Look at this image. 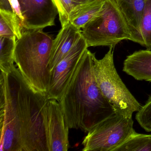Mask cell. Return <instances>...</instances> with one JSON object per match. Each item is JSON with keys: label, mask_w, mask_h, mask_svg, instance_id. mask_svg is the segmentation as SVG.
Wrapping results in <instances>:
<instances>
[{"label": "cell", "mask_w": 151, "mask_h": 151, "mask_svg": "<svg viewBox=\"0 0 151 151\" xmlns=\"http://www.w3.org/2000/svg\"><path fill=\"white\" fill-rule=\"evenodd\" d=\"M94 55L86 49L58 100L67 126L86 132L115 113L95 79Z\"/></svg>", "instance_id": "cell-1"}, {"label": "cell", "mask_w": 151, "mask_h": 151, "mask_svg": "<svg viewBox=\"0 0 151 151\" xmlns=\"http://www.w3.org/2000/svg\"><path fill=\"white\" fill-rule=\"evenodd\" d=\"M53 40L43 29L23 28L14 50L15 63L31 88L46 96L50 81L48 69Z\"/></svg>", "instance_id": "cell-2"}, {"label": "cell", "mask_w": 151, "mask_h": 151, "mask_svg": "<svg viewBox=\"0 0 151 151\" xmlns=\"http://www.w3.org/2000/svg\"><path fill=\"white\" fill-rule=\"evenodd\" d=\"M18 100L22 151H48L42 115L47 98L34 91L20 71Z\"/></svg>", "instance_id": "cell-3"}, {"label": "cell", "mask_w": 151, "mask_h": 151, "mask_svg": "<svg viewBox=\"0 0 151 151\" xmlns=\"http://www.w3.org/2000/svg\"><path fill=\"white\" fill-rule=\"evenodd\" d=\"M16 67L0 76V151H22Z\"/></svg>", "instance_id": "cell-4"}, {"label": "cell", "mask_w": 151, "mask_h": 151, "mask_svg": "<svg viewBox=\"0 0 151 151\" xmlns=\"http://www.w3.org/2000/svg\"><path fill=\"white\" fill-rule=\"evenodd\" d=\"M102 59L98 60L94 55L93 68L97 84L115 113L131 118L134 112L141 108L140 104L131 93L119 76L114 62L113 47Z\"/></svg>", "instance_id": "cell-5"}, {"label": "cell", "mask_w": 151, "mask_h": 151, "mask_svg": "<svg viewBox=\"0 0 151 151\" xmlns=\"http://www.w3.org/2000/svg\"><path fill=\"white\" fill-rule=\"evenodd\" d=\"M82 29V35L88 47H114L122 40H131L115 0H105L100 11Z\"/></svg>", "instance_id": "cell-6"}, {"label": "cell", "mask_w": 151, "mask_h": 151, "mask_svg": "<svg viewBox=\"0 0 151 151\" xmlns=\"http://www.w3.org/2000/svg\"><path fill=\"white\" fill-rule=\"evenodd\" d=\"M132 117L115 112L92 127L83 140V151H114L135 131Z\"/></svg>", "instance_id": "cell-7"}, {"label": "cell", "mask_w": 151, "mask_h": 151, "mask_svg": "<svg viewBox=\"0 0 151 151\" xmlns=\"http://www.w3.org/2000/svg\"><path fill=\"white\" fill-rule=\"evenodd\" d=\"M43 124L48 151H67L69 129L59 101L47 99L43 109Z\"/></svg>", "instance_id": "cell-8"}, {"label": "cell", "mask_w": 151, "mask_h": 151, "mask_svg": "<svg viewBox=\"0 0 151 151\" xmlns=\"http://www.w3.org/2000/svg\"><path fill=\"white\" fill-rule=\"evenodd\" d=\"M88 47L83 37L76 42L69 52L50 73L46 97L59 100Z\"/></svg>", "instance_id": "cell-9"}, {"label": "cell", "mask_w": 151, "mask_h": 151, "mask_svg": "<svg viewBox=\"0 0 151 151\" xmlns=\"http://www.w3.org/2000/svg\"><path fill=\"white\" fill-rule=\"evenodd\" d=\"M24 17L23 27L26 29H43L55 25L59 14L53 0H18Z\"/></svg>", "instance_id": "cell-10"}, {"label": "cell", "mask_w": 151, "mask_h": 151, "mask_svg": "<svg viewBox=\"0 0 151 151\" xmlns=\"http://www.w3.org/2000/svg\"><path fill=\"white\" fill-rule=\"evenodd\" d=\"M128 26L131 41L144 47L141 21L147 0H115Z\"/></svg>", "instance_id": "cell-11"}, {"label": "cell", "mask_w": 151, "mask_h": 151, "mask_svg": "<svg viewBox=\"0 0 151 151\" xmlns=\"http://www.w3.org/2000/svg\"><path fill=\"white\" fill-rule=\"evenodd\" d=\"M82 31L69 22L53 40L48 69L51 73L82 36Z\"/></svg>", "instance_id": "cell-12"}, {"label": "cell", "mask_w": 151, "mask_h": 151, "mask_svg": "<svg viewBox=\"0 0 151 151\" xmlns=\"http://www.w3.org/2000/svg\"><path fill=\"white\" fill-rule=\"evenodd\" d=\"M123 71L136 80L151 82V50H139L128 55Z\"/></svg>", "instance_id": "cell-13"}, {"label": "cell", "mask_w": 151, "mask_h": 151, "mask_svg": "<svg viewBox=\"0 0 151 151\" xmlns=\"http://www.w3.org/2000/svg\"><path fill=\"white\" fill-rule=\"evenodd\" d=\"M104 1L92 0L80 4L70 13L69 22L79 29H83L100 11Z\"/></svg>", "instance_id": "cell-14"}, {"label": "cell", "mask_w": 151, "mask_h": 151, "mask_svg": "<svg viewBox=\"0 0 151 151\" xmlns=\"http://www.w3.org/2000/svg\"><path fill=\"white\" fill-rule=\"evenodd\" d=\"M16 37H0V69L2 72L11 71L14 65V50Z\"/></svg>", "instance_id": "cell-15"}, {"label": "cell", "mask_w": 151, "mask_h": 151, "mask_svg": "<svg viewBox=\"0 0 151 151\" xmlns=\"http://www.w3.org/2000/svg\"><path fill=\"white\" fill-rule=\"evenodd\" d=\"M114 151H151V135L137 133L135 131Z\"/></svg>", "instance_id": "cell-16"}, {"label": "cell", "mask_w": 151, "mask_h": 151, "mask_svg": "<svg viewBox=\"0 0 151 151\" xmlns=\"http://www.w3.org/2000/svg\"><path fill=\"white\" fill-rule=\"evenodd\" d=\"M141 31L144 47L151 50V0H147L141 21Z\"/></svg>", "instance_id": "cell-17"}, {"label": "cell", "mask_w": 151, "mask_h": 151, "mask_svg": "<svg viewBox=\"0 0 151 151\" xmlns=\"http://www.w3.org/2000/svg\"><path fill=\"white\" fill-rule=\"evenodd\" d=\"M59 13L60 21L62 27L69 22V16L71 11L83 3L76 0H53Z\"/></svg>", "instance_id": "cell-18"}, {"label": "cell", "mask_w": 151, "mask_h": 151, "mask_svg": "<svg viewBox=\"0 0 151 151\" xmlns=\"http://www.w3.org/2000/svg\"><path fill=\"white\" fill-rule=\"evenodd\" d=\"M136 115V119L146 131L151 132V96Z\"/></svg>", "instance_id": "cell-19"}, {"label": "cell", "mask_w": 151, "mask_h": 151, "mask_svg": "<svg viewBox=\"0 0 151 151\" xmlns=\"http://www.w3.org/2000/svg\"><path fill=\"white\" fill-rule=\"evenodd\" d=\"M0 37L9 38L16 37L14 31L1 18H0Z\"/></svg>", "instance_id": "cell-20"}, {"label": "cell", "mask_w": 151, "mask_h": 151, "mask_svg": "<svg viewBox=\"0 0 151 151\" xmlns=\"http://www.w3.org/2000/svg\"><path fill=\"white\" fill-rule=\"evenodd\" d=\"M9 1L14 14L20 19L23 24L24 17L21 12V8L18 0H9Z\"/></svg>", "instance_id": "cell-21"}, {"label": "cell", "mask_w": 151, "mask_h": 151, "mask_svg": "<svg viewBox=\"0 0 151 151\" xmlns=\"http://www.w3.org/2000/svg\"><path fill=\"white\" fill-rule=\"evenodd\" d=\"M0 9L13 11L9 0H0Z\"/></svg>", "instance_id": "cell-22"}, {"label": "cell", "mask_w": 151, "mask_h": 151, "mask_svg": "<svg viewBox=\"0 0 151 151\" xmlns=\"http://www.w3.org/2000/svg\"><path fill=\"white\" fill-rule=\"evenodd\" d=\"M76 1L81 3H85L89 2L91 1H92V0H76Z\"/></svg>", "instance_id": "cell-23"}]
</instances>
